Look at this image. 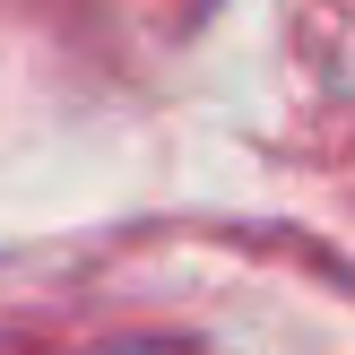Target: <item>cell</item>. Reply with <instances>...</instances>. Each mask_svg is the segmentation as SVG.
<instances>
[{
	"instance_id": "cell-1",
	"label": "cell",
	"mask_w": 355,
	"mask_h": 355,
	"mask_svg": "<svg viewBox=\"0 0 355 355\" xmlns=\"http://www.w3.org/2000/svg\"><path fill=\"white\" fill-rule=\"evenodd\" d=\"M130 355H173V347H130Z\"/></svg>"
}]
</instances>
